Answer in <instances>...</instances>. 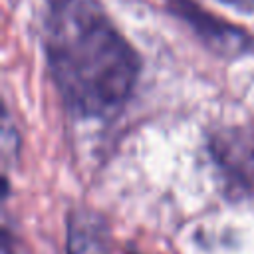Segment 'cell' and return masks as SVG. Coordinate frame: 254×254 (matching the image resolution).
<instances>
[{
  "mask_svg": "<svg viewBox=\"0 0 254 254\" xmlns=\"http://www.w3.org/2000/svg\"><path fill=\"white\" fill-rule=\"evenodd\" d=\"M42 46L67 113L109 119L129 101L141 58L97 0H46Z\"/></svg>",
  "mask_w": 254,
  "mask_h": 254,
  "instance_id": "cell-1",
  "label": "cell"
},
{
  "mask_svg": "<svg viewBox=\"0 0 254 254\" xmlns=\"http://www.w3.org/2000/svg\"><path fill=\"white\" fill-rule=\"evenodd\" d=\"M206 149L224 194L234 200L254 198V131L242 125L218 127L208 133Z\"/></svg>",
  "mask_w": 254,
  "mask_h": 254,
  "instance_id": "cell-2",
  "label": "cell"
},
{
  "mask_svg": "<svg viewBox=\"0 0 254 254\" xmlns=\"http://www.w3.org/2000/svg\"><path fill=\"white\" fill-rule=\"evenodd\" d=\"M67 254H111V232L105 218L89 208H75L67 216Z\"/></svg>",
  "mask_w": 254,
  "mask_h": 254,
  "instance_id": "cell-3",
  "label": "cell"
},
{
  "mask_svg": "<svg viewBox=\"0 0 254 254\" xmlns=\"http://www.w3.org/2000/svg\"><path fill=\"white\" fill-rule=\"evenodd\" d=\"M220 2H224L226 6H230L238 12H244V14L254 12V0H220Z\"/></svg>",
  "mask_w": 254,
  "mask_h": 254,
  "instance_id": "cell-4",
  "label": "cell"
},
{
  "mask_svg": "<svg viewBox=\"0 0 254 254\" xmlns=\"http://www.w3.org/2000/svg\"><path fill=\"white\" fill-rule=\"evenodd\" d=\"M127 254H139V252H127Z\"/></svg>",
  "mask_w": 254,
  "mask_h": 254,
  "instance_id": "cell-5",
  "label": "cell"
}]
</instances>
